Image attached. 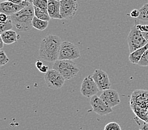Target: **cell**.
<instances>
[{
	"label": "cell",
	"instance_id": "obj_29",
	"mask_svg": "<svg viewBox=\"0 0 148 130\" xmlns=\"http://www.w3.org/2000/svg\"><path fill=\"white\" fill-rule=\"evenodd\" d=\"M9 1L12 2L14 3V4H16V5H20L23 3V0H9Z\"/></svg>",
	"mask_w": 148,
	"mask_h": 130
},
{
	"label": "cell",
	"instance_id": "obj_35",
	"mask_svg": "<svg viewBox=\"0 0 148 130\" xmlns=\"http://www.w3.org/2000/svg\"><path fill=\"white\" fill-rule=\"evenodd\" d=\"M0 1H1V3H3V2L6 1V0H0Z\"/></svg>",
	"mask_w": 148,
	"mask_h": 130
},
{
	"label": "cell",
	"instance_id": "obj_2",
	"mask_svg": "<svg viewBox=\"0 0 148 130\" xmlns=\"http://www.w3.org/2000/svg\"><path fill=\"white\" fill-rule=\"evenodd\" d=\"M130 106L137 118L148 123V90L134 91L130 98Z\"/></svg>",
	"mask_w": 148,
	"mask_h": 130
},
{
	"label": "cell",
	"instance_id": "obj_15",
	"mask_svg": "<svg viewBox=\"0 0 148 130\" xmlns=\"http://www.w3.org/2000/svg\"><path fill=\"white\" fill-rule=\"evenodd\" d=\"M147 50H148V43L146 46H144V47L138 49V50H137L135 51L130 53L129 57V60L130 63L137 65V64H138L139 62L140 61V59L142 58L144 53H145Z\"/></svg>",
	"mask_w": 148,
	"mask_h": 130
},
{
	"label": "cell",
	"instance_id": "obj_9",
	"mask_svg": "<svg viewBox=\"0 0 148 130\" xmlns=\"http://www.w3.org/2000/svg\"><path fill=\"white\" fill-rule=\"evenodd\" d=\"M99 91L100 90L92 76H88L83 79L80 89V92L83 96L91 98L96 95Z\"/></svg>",
	"mask_w": 148,
	"mask_h": 130
},
{
	"label": "cell",
	"instance_id": "obj_32",
	"mask_svg": "<svg viewBox=\"0 0 148 130\" xmlns=\"http://www.w3.org/2000/svg\"><path fill=\"white\" fill-rule=\"evenodd\" d=\"M3 44H5L4 42H3V40L1 39V38H0V48L1 49L3 47Z\"/></svg>",
	"mask_w": 148,
	"mask_h": 130
},
{
	"label": "cell",
	"instance_id": "obj_16",
	"mask_svg": "<svg viewBox=\"0 0 148 130\" xmlns=\"http://www.w3.org/2000/svg\"><path fill=\"white\" fill-rule=\"evenodd\" d=\"M1 38L5 44H12L17 41L20 36L16 31L9 30L1 34Z\"/></svg>",
	"mask_w": 148,
	"mask_h": 130
},
{
	"label": "cell",
	"instance_id": "obj_10",
	"mask_svg": "<svg viewBox=\"0 0 148 130\" xmlns=\"http://www.w3.org/2000/svg\"><path fill=\"white\" fill-rule=\"evenodd\" d=\"M90 103L92 107L93 111L100 116H105L111 113L112 109L102 100L100 96L95 95L91 97Z\"/></svg>",
	"mask_w": 148,
	"mask_h": 130
},
{
	"label": "cell",
	"instance_id": "obj_8",
	"mask_svg": "<svg viewBox=\"0 0 148 130\" xmlns=\"http://www.w3.org/2000/svg\"><path fill=\"white\" fill-rule=\"evenodd\" d=\"M61 16L62 20H70L78 9L77 0H61Z\"/></svg>",
	"mask_w": 148,
	"mask_h": 130
},
{
	"label": "cell",
	"instance_id": "obj_13",
	"mask_svg": "<svg viewBox=\"0 0 148 130\" xmlns=\"http://www.w3.org/2000/svg\"><path fill=\"white\" fill-rule=\"evenodd\" d=\"M100 98L112 108L121 103L119 93L115 90L108 89L103 91L100 94Z\"/></svg>",
	"mask_w": 148,
	"mask_h": 130
},
{
	"label": "cell",
	"instance_id": "obj_20",
	"mask_svg": "<svg viewBox=\"0 0 148 130\" xmlns=\"http://www.w3.org/2000/svg\"><path fill=\"white\" fill-rule=\"evenodd\" d=\"M13 24L12 20L10 18L4 23H0V34H2L5 31L12 30Z\"/></svg>",
	"mask_w": 148,
	"mask_h": 130
},
{
	"label": "cell",
	"instance_id": "obj_22",
	"mask_svg": "<svg viewBox=\"0 0 148 130\" xmlns=\"http://www.w3.org/2000/svg\"><path fill=\"white\" fill-rule=\"evenodd\" d=\"M104 130H122V129L117 123L110 122L105 126Z\"/></svg>",
	"mask_w": 148,
	"mask_h": 130
},
{
	"label": "cell",
	"instance_id": "obj_21",
	"mask_svg": "<svg viewBox=\"0 0 148 130\" xmlns=\"http://www.w3.org/2000/svg\"><path fill=\"white\" fill-rule=\"evenodd\" d=\"M32 5L39 9L47 10L48 0H33Z\"/></svg>",
	"mask_w": 148,
	"mask_h": 130
},
{
	"label": "cell",
	"instance_id": "obj_18",
	"mask_svg": "<svg viewBox=\"0 0 148 130\" xmlns=\"http://www.w3.org/2000/svg\"><path fill=\"white\" fill-rule=\"evenodd\" d=\"M34 11H35V16L37 17V18L46 21V22H49L51 20V17L49 16L47 10H44L39 9L36 7H34Z\"/></svg>",
	"mask_w": 148,
	"mask_h": 130
},
{
	"label": "cell",
	"instance_id": "obj_30",
	"mask_svg": "<svg viewBox=\"0 0 148 130\" xmlns=\"http://www.w3.org/2000/svg\"><path fill=\"white\" fill-rule=\"evenodd\" d=\"M36 67H37V69H40L42 67V66H44L43 63H42V62L40 61H37L36 62Z\"/></svg>",
	"mask_w": 148,
	"mask_h": 130
},
{
	"label": "cell",
	"instance_id": "obj_19",
	"mask_svg": "<svg viewBox=\"0 0 148 130\" xmlns=\"http://www.w3.org/2000/svg\"><path fill=\"white\" fill-rule=\"evenodd\" d=\"M140 16L137 19L144 22H148V3L144 4L139 9Z\"/></svg>",
	"mask_w": 148,
	"mask_h": 130
},
{
	"label": "cell",
	"instance_id": "obj_28",
	"mask_svg": "<svg viewBox=\"0 0 148 130\" xmlns=\"http://www.w3.org/2000/svg\"><path fill=\"white\" fill-rule=\"evenodd\" d=\"M49 67L47 66H45V65H44L42 67L39 69V71L41 72V73H46L48 71H49Z\"/></svg>",
	"mask_w": 148,
	"mask_h": 130
},
{
	"label": "cell",
	"instance_id": "obj_7",
	"mask_svg": "<svg viewBox=\"0 0 148 130\" xmlns=\"http://www.w3.org/2000/svg\"><path fill=\"white\" fill-rule=\"evenodd\" d=\"M45 82L48 88L52 90H58L63 86L65 79L58 71L49 69L44 75Z\"/></svg>",
	"mask_w": 148,
	"mask_h": 130
},
{
	"label": "cell",
	"instance_id": "obj_36",
	"mask_svg": "<svg viewBox=\"0 0 148 130\" xmlns=\"http://www.w3.org/2000/svg\"><path fill=\"white\" fill-rule=\"evenodd\" d=\"M6 1H9V0H6Z\"/></svg>",
	"mask_w": 148,
	"mask_h": 130
},
{
	"label": "cell",
	"instance_id": "obj_4",
	"mask_svg": "<svg viewBox=\"0 0 148 130\" xmlns=\"http://www.w3.org/2000/svg\"><path fill=\"white\" fill-rule=\"evenodd\" d=\"M52 69L58 71L66 81L73 78L79 71L76 63L71 60H57L54 63Z\"/></svg>",
	"mask_w": 148,
	"mask_h": 130
},
{
	"label": "cell",
	"instance_id": "obj_34",
	"mask_svg": "<svg viewBox=\"0 0 148 130\" xmlns=\"http://www.w3.org/2000/svg\"><path fill=\"white\" fill-rule=\"evenodd\" d=\"M23 1H27V2H29L30 3H32V2H33V0H23Z\"/></svg>",
	"mask_w": 148,
	"mask_h": 130
},
{
	"label": "cell",
	"instance_id": "obj_1",
	"mask_svg": "<svg viewBox=\"0 0 148 130\" xmlns=\"http://www.w3.org/2000/svg\"><path fill=\"white\" fill-rule=\"evenodd\" d=\"M61 43V38L57 35H47L40 43L39 57L49 62H55L58 60Z\"/></svg>",
	"mask_w": 148,
	"mask_h": 130
},
{
	"label": "cell",
	"instance_id": "obj_12",
	"mask_svg": "<svg viewBox=\"0 0 148 130\" xmlns=\"http://www.w3.org/2000/svg\"><path fill=\"white\" fill-rule=\"evenodd\" d=\"M30 4H32V3L25 1H23L22 4L20 5H16L12 2H10L9 1H6L0 3V12L1 13L6 14V15L10 16L19 12L25 7L29 5Z\"/></svg>",
	"mask_w": 148,
	"mask_h": 130
},
{
	"label": "cell",
	"instance_id": "obj_27",
	"mask_svg": "<svg viewBox=\"0 0 148 130\" xmlns=\"http://www.w3.org/2000/svg\"><path fill=\"white\" fill-rule=\"evenodd\" d=\"M9 19V16L6 14L1 13L0 14V23H4Z\"/></svg>",
	"mask_w": 148,
	"mask_h": 130
},
{
	"label": "cell",
	"instance_id": "obj_24",
	"mask_svg": "<svg viewBox=\"0 0 148 130\" xmlns=\"http://www.w3.org/2000/svg\"><path fill=\"white\" fill-rule=\"evenodd\" d=\"M10 61L9 58L7 57L5 52L3 50L0 51V66H3L7 64Z\"/></svg>",
	"mask_w": 148,
	"mask_h": 130
},
{
	"label": "cell",
	"instance_id": "obj_31",
	"mask_svg": "<svg viewBox=\"0 0 148 130\" xmlns=\"http://www.w3.org/2000/svg\"><path fill=\"white\" fill-rule=\"evenodd\" d=\"M139 130H148V123H144V124L140 126Z\"/></svg>",
	"mask_w": 148,
	"mask_h": 130
},
{
	"label": "cell",
	"instance_id": "obj_26",
	"mask_svg": "<svg viewBox=\"0 0 148 130\" xmlns=\"http://www.w3.org/2000/svg\"><path fill=\"white\" fill-rule=\"evenodd\" d=\"M130 16L132 18H138L139 16H140L139 9H133L132 11L130 12Z\"/></svg>",
	"mask_w": 148,
	"mask_h": 130
},
{
	"label": "cell",
	"instance_id": "obj_3",
	"mask_svg": "<svg viewBox=\"0 0 148 130\" xmlns=\"http://www.w3.org/2000/svg\"><path fill=\"white\" fill-rule=\"evenodd\" d=\"M34 17V7L33 5L30 4L19 12L10 16L9 18L12 20L13 26H15L16 30L25 32L33 27L32 21Z\"/></svg>",
	"mask_w": 148,
	"mask_h": 130
},
{
	"label": "cell",
	"instance_id": "obj_17",
	"mask_svg": "<svg viewBox=\"0 0 148 130\" xmlns=\"http://www.w3.org/2000/svg\"><path fill=\"white\" fill-rule=\"evenodd\" d=\"M49 25V22L46 21H44L37 18V17L35 16L32 21V26L38 31H44L47 28Z\"/></svg>",
	"mask_w": 148,
	"mask_h": 130
},
{
	"label": "cell",
	"instance_id": "obj_11",
	"mask_svg": "<svg viewBox=\"0 0 148 130\" xmlns=\"http://www.w3.org/2000/svg\"><path fill=\"white\" fill-rule=\"evenodd\" d=\"M92 78L96 83L100 91H105L110 89L111 83L108 74L102 69H96L92 75Z\"/></svg>",
	"mask_w": 148,
	"mask_h": 130
},
{
	"label": "cell",
	"instance_id": "obj_14",
	"mask_svg": "<svg viewBox=\"0 0 148 130\" xmlns=\"http://www.w3.org/2000/svg\"><path fill=\"white\" fill-rule=\"evenodd\" d=\"M60 0H48L47 11L51 19L62 20Z\"/></svg>",
	"mask_w": 148,
	"mask_h": 130
},
{
	"label": "cell",
	"instance_id": "obj_6",
	"mask_svg": "<svg viewBox=\"0 0 148 130\" xmlns=\"http://www.w3.org/2000/svg\"><path fill=\"white\" fill-rule=\"evenodd\" d=\"M80 52L77 46L69 41H63L61 44L58 60L73 61L80 57Z\"/></svg>",
	"mask_w": 148,
	"mask_h": 130
},
{
	"label": "cell",
	"instance_id": "obj_23",
	"mask_svg": "<svg viewBox=\"0 0 148 130\" xmlns=\"http://www.w3.org/2000/svg\"><path fill=\"white\" fill-rule=\"evenodd\" d=\"M137 65L139 66H143V67L148 66V50L144 53L142 58L140 59Z\"/></svg>",
	"mask_w": 148,
	"mask_h": 130
},
{
	"label": "cell",
	"instance_id": "obj_5",
	"mask_svg": "<svg viewBox=\"0 0 148 130\" xmlns=\"http://www.w3.org/2000/svg\"><path fill=\"white\" fill-rule=\"evenodd\" d=\"M127 40L130 53L144 47L148 43V41L144 37L143 33L137 28L136 23L130 29Z\"/></svg>",
	"mask_w": 148,
	"mask_h": 130
},
{
	"label": "cell",
	"instance_id": "obj_25",
	"mask_svg": "<svg viewBox=\"0 0 148 130\" xmlns=\"http://www.w3.org/2000/svg\"><path fill=\"white\" fill-rule=\"evenodd\" d=\"M137 28L141 31L142 33H147L148 32V25H147V24H137Z\"/></svg>",
	"mask_w": 148,
	"mask_h": 130
},
{
	"label": "cell",
	"instance_id": "obj_33",
	"mask_svg": "<svg viewBox=\"0 0 148 130\" xmlns=\"http://www.w3.org/2000/svg\"><path fill=\"white\" fill-rule=\"evenodd\" d=\"M143 34L144 37L145 38V39L148 41V32L147 33H143Z\"/></svg>",
	"mask_w": 148,
	"mask_h": 130
}]
</instances>
